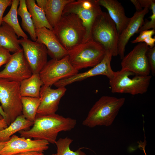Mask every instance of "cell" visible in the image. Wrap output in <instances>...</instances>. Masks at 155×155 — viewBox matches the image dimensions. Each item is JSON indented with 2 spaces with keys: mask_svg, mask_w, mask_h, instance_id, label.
Here are the masks:
<instances>
[{
  "mask_svg": "<svg viewBox=\"0 0 155 155\" xmlns=\"http://www.w3.org/2000/svg\"><path fill=\"white\" fill-rule=\"evenodd\" d=\"M76 123L75 119L65 117L56 113L36 116L31 129L22 130L18 133L21 137L44 140L54 144L59 132L71 131L75 127Z\"/></svg>",
  "mask_w": 155,
  "mask_h": 155,
  "instance_id": "6da1fadb",
  "label": "cell"
},
{
  "mask_svg": "<svg viewBox=\"0 0 155 155\" xmlns=\"http://www.w3.org/2000/svg\"><path fill=\"white\" fill-rule=\"evenodd\" d=\"M53 32L63 46L69 51L84 42L86 30L79 17L74 13L62 14Z\"/></svg>",
  "mask_w": 155,
  "mask_h": 155,
  "instance_id": "7a4b0ae2",
  "label": "cell"
},
{
  "mask_svg": "<svg viewBox=\"0 0 155 155\" xmlns=\"http://www.w3.org/2000/svg\"><path fill=\"white\" fill-rule=\"evenodd\" d=\"M125 101L123 97L102 96L92 107L82 125L90 128L111 125Z\"/></svg>",
  "mask_w": 155,
  "mask_h": 155,
  "instance_id": "3957f363",
  "label": "cell"
},
{
  "mask_svg": "<svg viewBox=\"0 0 155 155\" xmlns=\"http://www.w3.org/2000/svg\"><path fill=\"white\" fill-rule=\"evenodd\" d=\"M68 51L70 63L78 71L97 65L102 60L106 52L102 45L92 38Z\"/></svg>",
  "mask_w": 155,
  "mask_h": 155,
  "instance_id": "277c9868",
  "label": "cell"
},
{
  "mask_svg": "<svg viewBox=\"0 0 155 155\" xmlns=\"http://www.w3.org/2000/svg\"><path fill=\"white\" fill-rule=\"evenodd\" d=\"M119 35L116 25L108 13L102 12L93 24L91 38L102 45L112 56H116L118 55Z\"/></svg>",
  "mask_w": 155,
  "mask_h": 155,
  "instance_id": "5b68a950",
  "label": "cell"
},
{
  "mask_svg": "<svg viewBox=\"0 0 155 155\" xmlns=\"http://www.w3.org/2000/svg\"><path fill=\"white\" fill-rule=\"evenodd\" d=\"M128 71L121 69L114 71L109 79L111 91L113 93H127L132 95L143 94L146 93L149 87L152 77L151 75H135Z\"/></svg>",
  "mask_w": 155,
  "mask_h": 155,
  "instance_id": "8992f818",
  "label": "cell"
},
{
  "mask_svg": "<svg viewBox=\"0 0 155 155\" xmlns=\"http://www.w3.org/2000/svg\"><path fill=\"white\" fill-rule=\"evenodd\" d=\"M20 82L0 79V102L8 126L22 114Z\"/></svg>",
  "mask_w": 155,
  "mask_h": 155,
  "instance_id": "52a82bcc",
  "label": "cell"
},
{
  "mask_svg": "<svg viewBox=\"0 0 155 155\" xmlns=\"http://www.w3.org/2000/svg\"><path fill=\"white\" fill-rule=\"evenodd\" d=\"M102 12L98 0H73L65 6L62 14L74 13L81 19L86 30L85 41L91 38L93 24L96 18Z\"/></svg>",
  "mask_w": 155,
  "mask_h": 155,
  "instance_id": "ba28073f",
  "label": "cell"
},
{
  "mask_svg": "<svg viewBox=\"0 0 155 155\" xmlns=\"http://www.w3.org/2000/svg\"><path fill=\"white\" fill-rule=\"evenodd\" d=\"M78 73L70 63L67 55L60 59H52L47 61L39 74L43 85L51 86Z\"/></svg>",
  "mask_w": 155,
  "mask_h": 155,
  "instance_id": "9c48e42d",
  "label": "cell"
},
{
  "mask_svg": "<svg viewBox=\"0 0 155 155\" xmlns=\"http://www.w3.org/2000/svg\"><path fill=\"white\" fill-rule=\"evenodd\" d=\"M149 48L145 43H139L121 59V69L130 71L135 75H149L150 71L147 56Z\"/></svg>",
  "mask_w": 155,
  "mask_h": 155,
  "instance_id": "30bf717a",
  "label": "cell"
},
{
  "mask_svg": "<svg viewBox=\"0 0 155 155\" xmlns=\"http://www.w3.org/2000/svg\"><path fill=\"white\" fill-rule=\"evenodd\" d=\"M32 74L22 49L11 55L4 69L0 71V79L20 82Z\"/></svg>",
  "mask_w": 155,
  "mask_h": 155,
  "instance_id": "8fae6325",
  "label": "cell"
},
{
  "mask_svg": "<svg viewBox=\"0 0 155 155\" xmlns=\"http://www.w3.org/2000/svg\"><path fill=\"white\" fill-rule=\"evenodd\" d=\"M25 57L32 74L39 73L47 62V53L44 44L29 39H19Z\"/></svg>",
  "mask_w": 155,
  "mask_h": 155,
  "instance_id": "7c38bea8",
  "label": "cell"
},
{
  "mask_svg": "<svg viewBox=\"0 0 155 155\" xmlns=\"http://www.w3.org/2000/svg\"><path fill=\"white\" fill-rule=\"evenodd\" d=\"M49 144L45 140H32L13 135L6 142L0 155H14L32 151L43 152L48 149Z\"/></svg>",
  "mask_w": 155,
  "mask_h": 155,
  "instance_id": "4fadbf2b",
  "label": "cell"
},
{
  "mask_svg": "<svg viewBox=\"0 0 155 155\" xmlns=\"http://www.w3.org/2000/svg\"><path fill=\"white\" fill-rule=\"evenodd\" d=\"M112 57L109 52L106 51L102 60L95 66L85 72L78 73L71 77L61 80L54 85L57 88L65 87L73 83L98 75H104L109 79L113 76L114 72L111 66Z\"/></svg>",
  "mask_w": 155,
  "mask_h": 155,
  "instance_id": "5bb4252c",
  "label": "cell"
},
{
  "mask_svg": "<svg viewBox=\"0 0 155 155\" xmlns=\"http://www.w3.org/2000/svg\"><path fill=\"white\" fill-rule=\"evenodd\" d=\"M66 90L65 87L54 89L51 86L43 85L40 90V95L41 100L36 116L55 114L58 109L60 100Z\"/></svg>",
  "mask_w": 155,
  "mask_h": 155,
  "instance_id": "9a60e30c",
  "label": "cell"
},
{
  "mask_svg": "<svg viewBox=\"0 0 155 155\" xmlns=\"http://www.w3.org/2000/svg\"><path fill=\"white\" fill-rule=\"evenodd\" d=\"M36 41L44 45L47 54L52 59H60L68 55L53 30L45 27L36 29Z\"/></svg>",
  "mask_w": 155,
  "mask_h": 155,
  "instance_id": "2e32d148",
  "label": "cell"
},
{
  "mask_svg": "<svg viewBox=\"0 0 155 155\" xmlns=\"http://www.w3.org/2000/svg\"><path fill=\"white\" fill-rule=\"evenodd\" d=\"M149 11V9L144 7L141 10L136 11L125 29L119 35L118 49V55L122 59L125 56V46L130 38L144 24V18Z\"/></svg>",
  "mask_w": 155,
  "mask_h": 155,
  "instance_id": "e0dca14e",
  "label": "cell"
},
{
  "mask_svg": "<svg viewBox=\"0 0 155 155\" xmlns=\"http://www.w3.org/2000/svg\"><path fill=\"white\" fill-rule=\"evenodd\" d=\"M98 2L100 6L107 10V13L115 24L120 34L126 28L130 19L125 15L123 6L116 0H98Z\"/></svg>",
  "mask_w": 155,
  "mask_h": 155,
  "instance_id": "ac0fdd59",
  "label": "cell"
},
{
  "mask_svg": "<svg viewBox=\"0 0 155 155\" xmlns=\"http://www.w3.org/2000/svg\"><path fill=\"white\" fill-rule=\"evenodd\" d=\"M18 36L13 29L3 22L0 27V45L14 53L22 49Z\"/></svg>",
  "mask_w": 155,
  "mask_h": 155,
  "instance_id": "d6986e66",
  "label": "cell"
},
{
  "mask_svg": "<svg viewBox=\"0 0 155 155\" xmlns=\"http://www.w3.org/2000/svg\"><path fill=\"white\" fill-rule=\"evenodd\" d=\"M73 0H47L44 13L46 19L53 28L61 19L65 6Z\"/></svg>",
  "mask_w": 155,
  "mask_h": 155,
  "instance_id": "ffe728a7",
  "label": "cell"
},
{
  "mask_svg": "<svg viewBox=\"0 0 155 155\" xmlns=\"http://www.w3.org/2000/svg\"><path fill=\"white\" fill-rule=\"evenodd\" d=\"M43 85L39 73L32 74L30 77L20 82L21 97L40 98V90Z\"/></svg>",
  "mask_w": 155,
  "mask_h": 155,
  "instance_id": "44dd1931",
  "label": "cell"
},
{
  "mask_svg": "<svg viewBox=\"0 0 155 155\" xmlns=\"http://www.w3.org/2000/svg\"><path fill=\"white\" fill-rule=\"evenodd\" d=\"M34 122L26 119L22 114L5 129L0 130V142L8 141L11 137L17 132L26 130L33 125Z\"/></svg>",
  "mask_w": 155,
  "mask_h": 155,
  "instance_id": "7402d4cb",
  "label": "cell"
},
{
  "mask_svg": "<svg viewBox=\"0 0 155 155\" xmlns=\"http://www.w3.org/2000/svg\"><path fill=\"white\" fill-rule=\"evenodd\" d=\"M26 3L35 29L45 27L53 31V28L48 22L44 12L38 6L36 1L26 0Z\"/></svg>",
  "mask_w": 155,
  "mask_h": 155,
  "instance_id": "603a6c76",
  "label": "cell"
},
{
  "mask_svg": "<svg viewBox=\"0 0 155 155\" xmlns=\"http://www.w3.org/2000/svg\"><path fill=\"white\" fill-rule=\"evenodd\" d=\"M17 13L18 15L21 18V26L22 28L29 34L31 40L36 41L37 38L36 29L31 15L27 9L26 0H20Z\"/></svg>",
  "mask_w": 155,
  "mask_h": 155,
  "instance_id": "cb8c5ba5",
  "label": "cell"
},
{
  "mask_svg": "<svg viewBox=\"0 0 155 155\" xmlns=\"http://www.w3.org/2000/svg\"><path fill=\"white\" fill-rule=\"evenodd\" d=\"M19 2V0H12L10 9L3 17L2 20L13 29L18 38L21 37L22 38L27 39L28 37L22 30L18 21L17 9Z\"/></svg>",
  "mask_w": 155,
  "mask_h": 155,
  "instance_id": "d4e9b609",
  "label": "cell"
},
{
  "mask_svg": "<svg viewBox=\"0 0 155 155\" xmlns=\"http://www.w3.org/2000/svg\"><path fill=\"white\" fill-rule=\"evenodd\" d=\"M41 100L40 97H21L22 115L26 119L34 122Z\"/></svg>",
  "mask_w": 155,
  "mask_h": 155,
  "instance_id": "484cf974",
  "label": "cell"
},
{
  "mask_svg": "<svg viewBox=\"0 0 155 155\" xmlns=\"http://www.w3.org/2000/svg\"><path fill=\"white\" fill-rule=\"evenodd\" d=\"M73 140L67 137L61 138L57 140L55 144L57 148L56 155H86L81 150L83 148H79L75 151L70 149V145Z\"/></svg>",
  "mask_w": 155,
  "mask_h": 155,
  "instance_id": "4316f807",
  "label": "cell"
},
{
  "mask_svg": "<svg viewBox=\"0 0 155 155\" xmlns=\"http://www.w3.org/2000/svg\"><path fill=\"white\" fill-rule=\"evenodd\" d=\"M152 10V14L149 17L150 20H146L139 29L137 33L145 30H149L151 29L155 30V1H153L149 8Z\"/></svg>",
  "mask_w": 155,
  "mask_h": 155,
  "instance_id": "83f0119b",
  "label": "cell"
},
{
  "mask_svg": "<svg viewBox=\"0 0 155 155\" xmlns=\"http://www.w3.org/2000/svg\"><path fill=\"white\" fill-rule=\"evenodd\" d=\"M147 56L150 67V71L152 75H155V47L149 48L147 53Z\"/></svg>",
  "mask_w": 155,
  "mask_h": 155,
  "instance_id": "f1b7e54d",
  "label": "cell"
},
{
  "mask_svg": "<svg viewBox=\"0 0 155 155\" xmlns=\"http://www.w3.org/2000/svg\"><path fill=\"white\" fill-rule=\"evenodd\" d=\"M155 33V30L152 29L143 31L134 40L131 41L132 43L143 42L144 40L149 37H152Z\"/></svg>",
  "mask_w": 155,
  "mask_h": 155,
  "instance_id": "f546056e",
  "label": "cell"
},
{
  "mask_svg": "<svg viewBox=\"0 0 155 155\" xmlns=\"http://www.w3.org/2000/svg\"><path fill=\"white\" fill-rule=\"evenodd\" d=\"M11 56L10 52L0 45V67L6 64L10 60Z\"/></svg>",
  "mask_w": 155,
  "mask_h": 155,
  "instance_id": "4dcf8cb0",
  "label": "cell"
},
{
  "mask_svg": "<svg viewBox=\"0 0 155 155\" xmlns=\"http://www.w3.org/2000/svg\"><path fill=\"white\" fill-rule=\"evenodd\" d=\"M12 0H0V27L3 22V15L7 8L11 5Z\"/></svg>",
  "mask_w": 155,
  "mask_h": 155,
  "instance_id": "1f68e13d",
  "label": "cell"
},
{
  "mask_svg": "<svg viewBox=\"0 0 155 155\" xmlns=\"http://www.w3.org/2000/svg\"><path fill=\"white\" fill-rule=\"evenodd\" d=\"M155 37H149L145 39L143 42L149 47L152 48L155 46Z\"/></svg>",
  "mask_w": 155,
  "mask_h": 155,
  "instance_id": "d6a6232c",
  "label": "cell"
},
{
  "mask_svg": "<svg viewBox=\"0 0 155 155\" xmlns=\"http://www.w3.org/2000/svg\"><path fill=\"white\" fill-rule=\"evenodd\" d=\"M47 0H36L38 6L44 12L47 4Z\"/></svg>",
  "mask_w": 155,
  "mask_h": 155,
  "instance_id": "836d02e7",
  "label": "cell"
},
{
  "mask_svg": "<svg viewBox=\"0 0 155 155\" xmlns=\"http://www.w3.org/2000/svg\"><path fill=\"white\" fill-rule=\"evenodd\" d=\"M14 155H44V154L42 152L32 151L20 153Z\"/></svg>",
  "mask_w": 155,
  "mask_h": 155,
  "instance_id": "e575fe53",
  "label": "cell"
},
{
  "mask_svg": "<svg viewBox=\"0 0 155 155\" xmlns=\"http://www.w3.org/2000/svg\"><path fill=\"white\" fill-rule=\"evenodd\" d=\"M131 1L134 5L136 9V11H140L143 9L141 6L138 0H131Z\"/></svg>",
  "mask_w": 155,
  "mask_h": 155,
  "instance_id": "d590c367",
  "label": "cell"
},
{
  "mask_svg": "<svg viewBox=\"0 0 155 155\" xmlns=\"http://www.w3.org/2000/svg\"><path fill=\"white\" fill-rule=\"evenodd\" d=\"M8 126L5 120L4 119H0V130L6 128Z\"/></svg>",
  "mask_w": 155,
  "mask_h": 155,
  "instance_id": "8d00e7d4",
  "label": "cell"
},
{
  "mask_svg": "<svg viewBox=\"0 0 155 155\" xmlns=\"http://www.w3.org/2000/svg\"><path fill=\"white\" fill-rule=\"evenodd\" d=\"M0 114L3 117V118L5 119L6 117L5 115L1 106L0 105Z\"/></svg>",
  "mask_w": 155,
  "mask_h": 155,
  "instance_id": "74e56055",
  "label": "cell"
},
{
  "mask_svg": "<svg viewBox=\"0 0 155 155\" xmlns=\"http://www.w3.org/2000/svg\"><path fill=\"white\" fill-rule=\"evenodd\" d=\"M6 142H0V152L4 146Z\"/></svg>",
  "mask_w": 155,
  "mask_h": 155,
  "instance_id": "f35d334b",
  "label": "cell"
},
{
  "mask_svg": "<svg viewBox=\"0 0 155 155\" xmlns=\"http://www.w3.org/2000/svg\"><path fill=\"white\" fill-rule=\"evenodd\" d=\"M3 117L0 114V119H3Z\"/></svg>",
  "mask_w": 155,
  "mask_h": 155,
  "instance_id": "ab89813d",
  "label": "cell"
},
{
  "mask_svg": "<svg viewBox=\"0 0 155 155\" xmlns=\"http://www.w3.org/2000/svg\"><path fill=\"white\" fill-rule=\"evenodd\" d=\"M143 149H144V153H145V155H147L146 154V153L145 152V150H144V148H143Z\"/></svg>",
  "mask_w": 155,
  "mask_h": 155,
  "instance_id": "60d3db41",
  "label": "cell"
},
{
  "mask_svg": "<svg viewBox=\"0 0 155 155\" xmlns=\"http://www.w3.org/2000/svg\"><path fill=\"white\" fill-rule=\"evenodd\" d=\"M52 155H56V154H52Z\"/></svg>",
  "mask_w": 155,
  "mask_h": 155,
  "instance_id": "b9f144b4",
  "label": "cell"
}]
</instances>
